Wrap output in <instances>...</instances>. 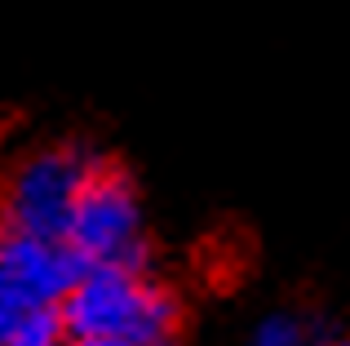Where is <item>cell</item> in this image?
I'll return each instance as SVG.
<instances>
[{"instance_id": "1", "label": "cell", "mask_w": 350, "mask_h": 346, "mask_svg": "<svg viewBox=\"0 0 350 346\" xmlns=\"http://www.w3.org/2000/svg\"><path fill=\"white\" fill-rule=\"evenodd\" d=\"M67 346H178L182 302L151 271L94 267L62 302Z\"/></svg>"}, {"instance_id": "2", "label": "cell", "mask_w": 350, "mask_h": 346, "mask_svg": "<svg viewBox=\"0 0 350 346\" xmlns=\"http://www.w3.org/2000/svg\"><path fill=\"white\" fill-rule=\"evenodd\" d=\"M98 165H103V156H94L80 142L36 147L31 156H23L9 169L5 187H0V226L40 235V240H67L76 204Z\"/></svg>"}, {"instance_id": "3", "label": "cell", "mask_w": 350, "mask_h": 346, "mask_svg": "<svg viewBox=\"0 0 350 346\" xmlns=\"http://www.w3.org/2000/svg\"><path fill=\"white\" fill-rule=\"evenodd\" d=\"M67 244L80 253L89 271L94 267H120V271H146L151 240H146V213L133 178L103 160L98 173L89 178L85 196L71 217Z\"/></svg>"}, {"instance_id": "4", "label": "cell", "mask_w": 350, "mask_h": 346, "mask_svg": "<svg viewBox=\"0 0 350 346\" xmlns=\"http://www.w3.org/2000/svg\"><path fill=\"white\" fill-rule=\"evenodd\" d=\"M85 271L89 267L67 240L0 226V311H62Z\"/></svg>"}, {"instance_id": "5", "label": "cell", "mask_w": 350, "mask_h": 346, "mask_svg": "<svg viewBox=\"0 0 350 346\" xmlns=\"http://www.w3.org/2000/svg\"><path fill=\"white\" fill-rule=\"evenodd\" d=\"M0 346H67L62 311H0Z\"/></svg>"}, {"instance_id": "6", "label": "cell", "mask_w": 350, "mask_h": 346, "mask_svg": "<svg viewBox=\"0 0 350 346\" xmlns=\"http://www.w3.org/2000/svg\"><path fill=\"white\" fill-rule=\"evenodd\" d=\"M315 342L319 338L310 333L306 315H297V311H271L248 333V346H315Z\"/></svg>"}, {"instance_id": "7", "label": "cell", "mask_w": 350, "mask_h": 346, "mask_svg": "<svg viewBox=\"0 0 350 346\" xmlns=\"http://www.w3.org/2000/svg\"><path fill=\"white\" fill-rule=\"evenodd\" d=\"M315 346H350V338H319Z\"/></svg>"}]
</instances>
